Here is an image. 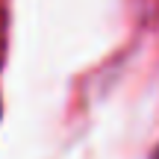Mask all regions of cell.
Masks as SVG:
<instances>
[{"instance_id":"obj_1","label":"cell","mask_w":159,"mask_h":159,"mask_svg":"<svg viewBox=\"0 0 159 159\" xmlns=\"http://www.w3.org/2000/svg\"><path fill=\"white\" fill-rule=\"evenodd\" d=\"M153 159H159V150H156V153H153Z\"/></svg>"}]
</instances>
